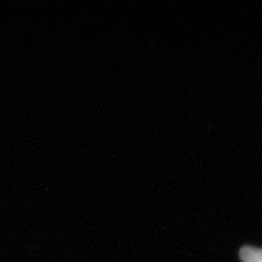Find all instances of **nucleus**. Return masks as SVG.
I'll use <instances>...</instances> for the list:
<instances>
[{
	"label": "nucleus",
	"mask_w": 262,
	"mask_h": 262,
	"mask_svg": "<svg viewBox=\"0 0 262 262\" xmlns=\"http://www.w3.org/2000/svg\"><path fill=\"white\" fill-rule=\"evenodd\" d=\"M241 258L243 262H262V249L244 247L241 250Z\"/></svg>",
	"instance_id": "obj_1"
}]
</instances>
